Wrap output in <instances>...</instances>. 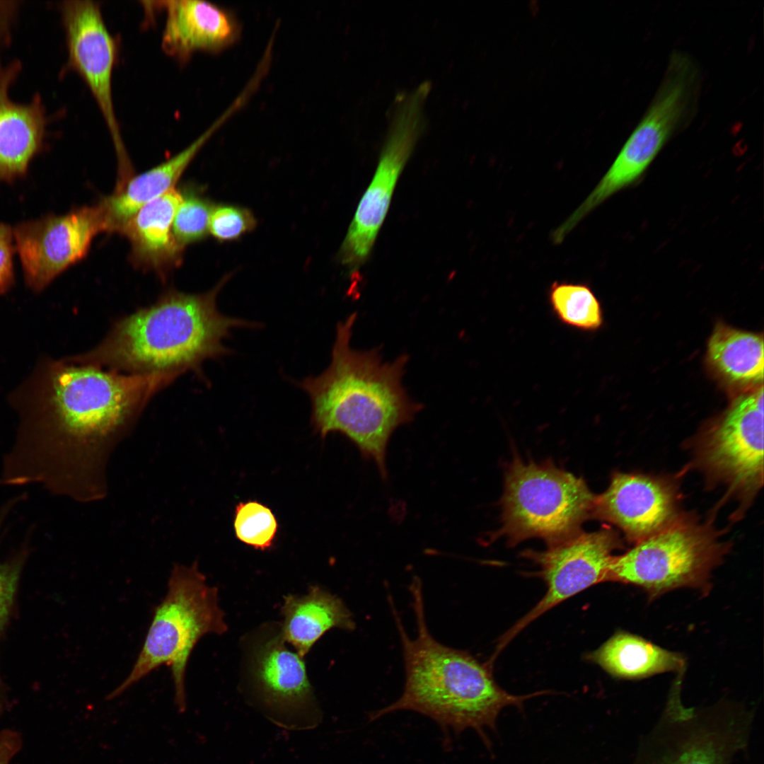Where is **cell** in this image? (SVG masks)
I'll return each mask as SVG.
<instances>
[{
  "label": "cell",
  "mask_w": 764,
  "mask_h": 764,
  "mask_svg": "<svg viewBox=\"0 0 764 764\" xmlns=\"http://www.w3.org/2000/svg\"><path fill=\"white\" fill-rule=\"evenodd\" d=\"M13 228L0 223V294L7 291L13 283Z\"/></svg>",
  "instance_id": "cell-29"
},
{
  "label": "cell",
  "mask_w": 764,
  "mask_h": 764,
  "mask_svg": "<svg viewBox=\"0 0 764 764\" xmlns=\"http://www.w3.org/2000/svg\"><path fill=\"white\" fill-rule=\"evenodd\" d=\"M255 226L256 219L248 209L232 204H219L212 209L209 232L219 241H233L253 231Z\"/></svg>",
  "instance_id": "cell-27"
},
{
  "label": "cell",
  "mask_w": 764,
  "mask_h": 764,
  "mask_svg": "<svg viewBox=\"0 0 764 764\" xmlns=\"http://www.w3.org/2000/svg\"><path fill=\"white\" fill-rule=\"evenodd\" d=\"M410 590L417 632L407 634L394 603L390 606L403 647L405 683L395 702L369 714L374 721L399 710L420 713L434 720L447 735L475 730L487 746L490 741L484 730L494 731L501 710L508 706L523 708L525 700L544 694L536 692L516 695L495 682L491 666L468 652L446 646L431 635L426 622L422 583L415 579Z\"/></svg>",
  "instance_id": "cell-3"
},
{
  "label": "cell",
  "mask_w": 764,
  "mask_h": 764,
  "mask_svg": "<svg viewBox=\"0 0 764 764\" xmlns=\"http://www.w3.org/2000/svg\"><path fill=\"white\" fill-rule=\"evenodd\" d=\"M698 461L728 494L746 502L763 483V386L737 397L705 434Z\"/></svg>",
  "instance_id": "cell-10"
},
{
  "label": "cell",
  "mask_w": 764,
  "mask_h": 764,
  "mask_svg": "<svg viewBox=\"0 0 764 764\" xmlns=\"http://www.w3.org/2000/svg\"><path fill=\"white\" fill-rule=\"evenodd\" d=\"M16 1H0V46L5 42L17 8Z\"/></svg>",
  "instance_id": "cell-30"
},
{
  "label": "cell",
  "mask_w": 764,
  "mask_h": 764,
  "mask_svg": "<svg viewBox=\"0 0 764 764\" xmlns=\"http://www.w3.org/2000/svg\"><path fill=\"white\" fill-rule=\"evenodd\" d=\"M242 107L236 99L226 111L196 140L157 166L129 180L104 204L110 231H119L144 205L172 188L186 168L215 132Z\"/></svg>",
  "instance_id": "cell-19"
},
{
  "label": "cell",
  "mask_w": 764,
  "mask_h": 764,
  "mask_svg": "<svg viewBox=\"0 0 764 764\" xmlns=\"http://www.w3.org/2000/svg\"><path fill=\"white\" fill-rule=\"evenodd\" d=\"M430 87L423 82L395 103L377 168L340 250V260L349 270L363 265L373 248L398 179L424 129V104Z\"/></svg>",
  "instance_id": "cell-9"
},
{
  "label": "cell",
  "mask_w": 764,
  "mask_h": 764,
  "mask_svg": "<svg viewBox=\"0 0 764 764\" xmlns=\"http://www.w3.org/2000/svg\"><path fill=\"white\" fill-rule=\"evenodd\" d=\"M700 85V71L693 59L684 52H673L649 108L610 167L615 180L630 185L642 175L670 137L690 119Z\"/></svg>",
  "instance_id": "cell-12"
},
{
  "label": "cell",
  "mask_w": 764,
  "mask_h": 764,
  "mask_svg": "<svg viewBox=\"0 0 764 764\" xmlns=\"http://www.w3.org/2000/svg\"><path fill=\"white\" fill-rule=\"evenodd\" d=\"M357 313L337 324L332 359L318 376L299 383L312 407L311 420L322 437L340 432L387 477V446L399 427L412 421L422 406L407 395L403 376L408 356L383 362L378 349L350 346Z\"/></svg>",
  "instance_id": "cell-2"
},
{
  "label": "cell",
  "mask_w": 764,
  "mask_h": 764,
  "mask_svg": "<svg viewBox=\"0 0 764 764\" xmlns=\"http://www.w3.org/2000/svg\"><path fill=\"white\" fill-rule=\"evenodd\" d=\"M548 295L551 309L560 323L584 332H594L601 327V305L587 284L555 281Z\"/></svg>",
  "instance_id": "cell-24"
},
{
  "label": "cell",
  "mask_w": 764,
  "mask_h": 764,
  "mask_svg": "<svg viewBox=\"0 0 764 764\" xmlns=\"http://www.w3.org/2000/svg\"><path fill=\"white\" fill-rule=\"evenodd\" d=\"M596 497L582 478L549 461L515 458L506 473L497 536L514 545L531 538L559 543L580 532Z\"/></svg>",
  "instance_id": "cell-6"
},
{
  "label": "cell",
  "mask_w": 764,
  "mask_h": 764,
  "mask_svg": "<svg viewBox=\"0 0 764 764\" xmlns=\"http://www.w3.org/2000/svg\"><path fill=\"white\" fill-rule=\"evenodd\" d=\"M673 486L640 474L615 473L605 492L596 496L591 516L618 527L637 543L679 518Z\"/></svg>",
  "instance_id": "cell-16"
},
{
  "label": "cell",
  "mask_w": 764,
  "mask_h": 764,
  "mask_svg": "<svg viewBox=\"0 0 764 764\" xmlns=\"http://www.w3.org/2000/svg\"><path fill=\"white\" fill-rule=\"evenodd\" d=\"M586 658L610 675L623 679L678 671L685 662L680 654L625 631L615 632Z\"/></svg>",
  "instance_id": "cell-22"
},
{
  "label": "cell",
  "mask_w": 764,
  "mask_h": 764,
  "mask_svg": "<svg viewBox=\"0 0 764 764\" xmlns=\"http://www.w3.org/2000/svg\"><path fill=\"white\" fill-rule=\"evenodd\" d=\"M68 51L67 68L84 81L103 115L120 167H129L112 99L115 41L100 8L92 1H66L60 6Z\"/></svg>",
  "instance_id": "cell-15"
},
{
  "label": "cell",
  "mask_w": 764,
  "mask_h": 764,
  "mask_svg": "<svg viewBox=\"0 0 764 764\" xmlns=\"http://www.w3.org/2000/svg\"><path fill=\"white\" fill-rule=\"evenodd\" d=\"M183 193L174 187L141 207L120 228L129 241L135 262L158 272L176 265L183 248L172 231Z\"/></svg>",
  "instance_id": "cell-20"
},
{
  "label": "cell",
  "mask_w": 764,
  "mask_h": 764,
  "mask_svg": "<svg viewBox=\"0 0 764 764\" xmlns=\"http://www.w3.org/2000/svg\"><path fill=\"white\" fill-rule=\"evenodd\" d=\"M21 69L16 60L0 66V182L25 176L44 146L47 118L40 96L27 104L10 98L8 90Z\"/></svg>",
  "instance_id": "cell-17"
},
{
  "label": "cell",
  "mask_w": 764,
  "mask_h": 764,
  "mask_svg": "<svg viewBox=\"0 0 764 764\" xmlns=\"http://www.w3.org/2000/svg\"><path fill=\"white\" fill-rule=\"evenodd\" d=\"M227 628L217 589L207 584L197 563H176L170 572L166 594L154 608L130 672L108 694L106 700L117 698L166 665L171 673L175 705L180 713H184L187 709L185 673L192 652L204 636L222 635Z\"/></svg>",
  "instance_id": "cell-5"
},
{
  "label": "cell",
  "mask_w": 764,
  "mask_h": 764,
  "mask_svg": "<svg viewBox=\"0 0 764 764\" xmlns=\"http://www.w3.org/2000/svg\"><path fill=\"white\" fill-rule=\"evenodd\" d=\"M727 550L707 526L679 517L623 555H613L606 581L639 586L651 600L683 587L707 590L710 573Z\"/></svg>",
  "instance_id": "cell-8"
},
{
  "label": "cell",
  "mask_w": 764,
  "mask_h": 764,
  "mask_svg": "<svg viewBox=\"0 0 764 764\" xmlns=\"http://www.w3.org/2000/svg\"><path fill=\"white\" fill-rule=\"evenodd\" d=\"M103 231H110L103 202L18 224L13 228V239L26 284L35 291L45 289L83 260Z\"/></svg>",
  "instance_id": "cell-14"
},
{
  "label": "cell",
  "mask_w": 764,
  "mask_h": 764,
  "mask_svg": "<svg viewBox=\"0 0 764 764\" xmlns=\"http://www.w3.org/2000/svg\"><path fill=\"white\" fill-rule=\"evenodd\" d=\"M621 542L615 531L603 528L594 532H579L544 551H525L523 555L538 565L539 574L547 586L545 596L500 638L493 655L505 647L531 623L552 608L596 584L606 582L613 552Z\"/></svg>",
  "instance_id": "cell-13"
},
{
  "label": "cell",
  "mask_w": 764,
  "mask_h": 764,
  "mask_svg": "<svg viewBox=\"0 0 764 764\" xmlns=\"http://www.w3.org/2000/svg\"><path fill=\"white\" fill-rule=\"evenodd\" d=\"M178 377L125 374L74 357L42 362L15 395L20 422L1 482L39 485L80 502L103 499L113 450Z\"/></svg>",
  "instance_id": "cell-1"
},
{
  "label": "cell",
  "mask_w": 764,
  "mask_h": 764,
  "mask_svg": "<svg viewBox=\"0 0 764 764\" xmlns=\"http://www.w3.org/2000/svg\"><path fill=\"white\" fill-rule=\"evenodd\" d=\"M213 207L208 199L197 192L183 194L172 226L173 236L181 248L207 236Z\"/></svg>",
  "instance_id": "cell-26"
},
{
  "label": "cell",
  "mask_w": 764,
  "mask_h": 764,
  "mask_svg": "<svg viewBox=\"0 0 764 764\" xmlns=\"http://www.w3.org/2000/svg\"><path fill=\"white\" fill-rule=\"evenodd\" d=\"M707 361L714 371L732 385H756L763 379L762 335L717 323L709 338Z\"/></svg>",
  "instance_id": "cell-23"
},
{
  "label": "cell",
  "mask_w": 764,
  "mask_h": 764,
  "mask_svg": "<svg viewBox=\"0 0 764 764\" xmlns=\"http://www.w3.org/2000/svg\"><path fill=\"white\" fill-rule=\"evenodd\" d=\"M166 11L163 51L185 62L195 52L216 53L232 45L240 28L230 11L203 1H162Z\"/></svg>",
  "instance_id": "cell-18"
},
{
  "label": "cell",
  "mask_w": 764,
  "mask_h": 764,
  "mask_svg": "<svg viewBox=\"0 0 764 764\" xmlns=\"http://www.w3.org/2000/svg\"><path fill=\"white\" fill-rule=\"evenodd\" d=\"M284 599L282 635L302 658L330 630L355 629L353 615L344 602L318 586H311L306 595L289 594Z\"/></svg>",
  "instance_id": "cell-21"
},
{
  "label": "cell",
  "mask_w": 764,
  "mask_h": 764,
  "mask_svg": "<svg viewBox=\"0 0 764 764\" xmlns=\"http://www.w3.org/2000/svg\"><path fill=\"white\" fill-rule=\"evenodd\" d=\"M753 720V712L736 705L686 707L677 684L633 764H731L748 747Z\"/></svg>",
  "instance_id": "cell-7"
},
{
  "label": "cell",
  "mask_w": 764,
  "mask_h": 764,
  "mask_svg": "<svg viewBox=\"0 0 764 764\" xmlns=\"http://www.w3.org/2000/svg\"><path fill=\"white\" fill-rule=\"evenodd\" d=\"M228 279L203 294L166 292L152 305L120 318L100 343L74 358L131 374L197 371L205 360L231 352L223 340L233 328L256 326L218 310L216 297Z\"/></svg>",
  "instance_id": "cell-4"
},
{
  "label": "cell",
  "mask_w": 764,
  "mask_h": 764,
  "mask_svg": "<svg viewBox=\"0 0 764 764\" xmlns=\"http://www.w3.org/2000/svg\"><path fill=\"white\" fill-rule=\"evenodd\" d=\"M1 524L0 518V528ZM23 562L21 555L13 560L0 562V635L11 613Z\"/></svg>",
  "instance_id": "cell-28"
},
{
  "label": "cell",
  "mask_w": 764,
  "mask_h": 764,
  "mask_svg": "<svg viewBox=\"0 0 764 764\" xmlns=\"http://www.w3.org/2000/svg\"><path fill=\"white\" fill-rule=\"evenodd\" d=\"M250 650L248 673L256 703L272 722L289 729L315 727L321 714L302 658L285 644L280 625L262 627Z\"/></svg>",
  "instance_id": "cell-11"
},
{
  "label": "cell",
  "mask_w": 764,
  "mask_h": 764,
  "mask_svg": "<svg viewBox=\"0 0 764 764\" xmlns=\"http://www.w3.org/2000/svg\"><path fill=\"white\" fill-rule=\"evenodd\" d=\"M233 526L240 541L260 550L272 548L279 528L271 509L255 500L236 505Z\"/></svg>",
  "instance_id": "cell-25"
}]
</instances>
